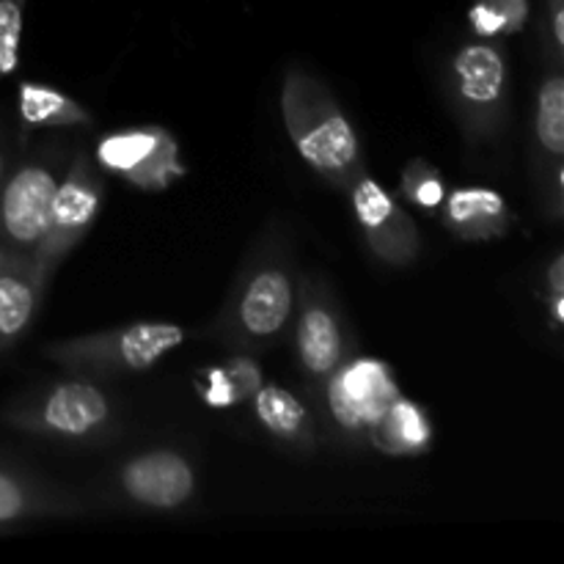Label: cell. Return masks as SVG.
I'll list each match as a JSON object with an SVG mask.
<instances>
[{"instance_id":"14","label":"cell","mask_w":564,"mask_h":564,"mask_svg":"<svg viewBox=\"0 0 564 564\" xmlns=\"http://www.w3.org/2000/svg\"><path fill=\"white\" fill-rule=\"evenodd\" d=\"M438 215L446 229L466 242L499 240L512 226L510 207L494 187H457L446 193Z\"/></svg>"},{"instance_id":"4","label":"cell","mask_w":564,"mask_h":564,"mask_svg":"<svg viewBox=\"0 0 564 564\" xmlns=\"http://www.w3.org/2000/svg\"><path fill=\"white\" fill-rule=\"evenodd\" d=\"M446 97L468 143H494L510 116V61L496 39L460 44L446 61Z\"/></svg>"},{"instance_id":"5","label":"cell","mask_w":564,"mask_h":564,"mask_svg":"<svg viewBox=\"0 0 564 564\" xmlns=\"http://www.w3.org/2000/svg\"><path fill=\"white\" fill-rule=\"evenodd\" d=\"M187 330L174 323H132L124 328L53 341L44 356L69 375H141L185 345Z\"/></svg>"},{"instance_id":"7","label":"cell","mask_w":564,"mask_h":564,"mask_svg":"<svg viewBox=\"0 0 564 564\" xmlns=\"http://www.w3.org/2000/svg\"><path fill=\"white\" fill-rule=\"evenodd\" d=\"M290 330L297 372L306 380L312 402H317L319 391L328 383L330 375L352 356V341L347 336L339 301L319 275L301 279Z\"/></svg>"},{"instance_id":"8","label":"cell","mask_w":564,"mask_h":564,"mask_svg":"<svg viewBox=\"0 0 564 564\" xmlns=\"http://www.w3.org/2000/svg\"><path fill=\"white\" fill-rule=\"evenodd\" d=\"M105 207V185L99 165L94 163L86 149L72 154L69 165L61 174L55 187L53 207H50V226L44 235L42 248L33 257V270L44 286L50 284L58 264L80 246L88 231L97 224Z\"/></svg>"},{"instance_id":"12","label":"cell","mask_w":564,"mask_h":564,"mask_svg":"<svg viewBox=\"0 0 564 564\" xmlns=\"http://www.w3.org/2000/svg\"><path fill=\"white\" fill-rule=\"evenodd\" d=\"M119 488L132 505L147 510H180L196 494V471L174 449L143 452L119 468Z\"/></svg>"},{"instance_id":"24","label":"cell","mask_w":564,"mask_h":564,"mask_svg":"<svg viewBox=\"0 0 564 564\" xmlns=\"http://www.w3.org/2000/svg\"><path fill=\"white\" fill-rule=\"evenodd\" d=\"M224 369L226 375H229L231 386L237 389V394H240V402H251V397L262 389V369L257 367L251 352H235V356L224 364Z\"/></svg>"},{"instance_id":"17","label":"cell","mask_w":564,"mask_h":564,"mask_svg":"<svg viewBox=\"0 0 564 564\" xmlns=\"http://www.w3.org/2000/svg\"><path fill=\"white\" fill-rule=\"evenodd\" d=\"M77 510H83V507L75 496L0 466V527L33 521V518L75 516Z\"/></svg>"},{"instance_id":"22","label":"cell","mask_w":564,"mask_h":564,"mask_svg":"<svg viewBox=\"0 0 564 564\" xmlns=\"http://www.w3.org/2000/svg\"><path fill=\"white\" fill-rule=\"evenodd\" d=\"M25 0H0V77L14 75L20 66Z\"/></svg>"},{"instance_id":"23","label":"cell","mask_w":564,"mask_h":564,"mask_svg":"<svg viewBox=\"0 0 564 564\" xmlns=\"http://www.w3.org/2000/svg\"><path fill=\"white\" fill-rule=\"evenodd\" d=\"M198 397L207 402L209 408H235L240 405V394L231 386L229 375H226L224 367H209L204 369V375L196 383Z\"/></svg>"},{"instance_id":"27","label":"cell","mask_w":564,"mask_h":564,"mask_svg":"<svg viewBox=\"0 0 564 564\" xmlns=\"http://www.w3.org/2000/svg\"><path fill=\"white\" fill-rule=\"evenodd\" d=\"M545 286H549L545 292H564V257L562 253H556V257L551 259L549 270H545Z\"/></svg>"},{"instance_id":"21","label":"cell","mask_w":564,"mask_h":564,"mask_svg":"<svg viewBox=\"0 0 564 564\" xmlns=\"http://www.w3.org/2000/svg\"><path fill=\"white\" fill-rule=\"evenodd\" d=\"M446 182L441 176V171L435 169L427 160L416 158L405 165L400 176V196L405 198L411 207L422 209V213L438 215L441 204L446 198Z\"/></svg>"},{"instance_id":"15","label":"cell","mask_w":564,"mask_h":564,"mask_svg":"<svg viewBox=\"0 0 564 564\" xmlns=\"http://www.w3.org/2000/svg\"><path fill=\"white\" fill-rule=\"evenodd\" d=\"M44 284L36 279L33 259L6 253L0 270V352L11 350L25 336L42 306Z\"/></svg>"},{"instance_id":"26","label":"cell","mask_w":564,"mask_h":564,"mask_svg":"<svg viewBox=\"0 0 564 564\" xmlns=\"http://www.w3.org/2000/svg\"><path fill=\"white\" fill-rule=\"evenodd\" d=\"M545 314H549V328L560 334L564 325V292H545Z\"/></svg>"},{"instance_id":"9","label":"cell","mask_w":564,"mask_h":564,"mask_svg":"<svg viewBox=\"0 0 564 564\" xmlns=\"http://www.w3.org/2000/svg\"><path fill=\"white\" fill-rule=\"evenodd\" d=\"M94 163L143 193L169 191L187 174L174 132L160 124L108 132L94 147Z\"/></svg>"},{"instance_id":"20","label":"cell","mask_w":564,"mask_h":564,"mask_svg":"<svg viewBox=\"0 0 564 564\" xmlns=\"http://www.w3.org/2000/svg\"><path fill=\"white\" fill-rule=\"evenodd\" d=\"M529 0H474L468 28L477 39L516 36L527 28Z\"/></svg>"},{"instance_id":"13","label":"cell","mask_w":564,"mask_h":564,"mask_svg":"<svg viewBox=\"0 0 564 564\" xmlns=\"http://www.w3.org/2000/svg\"><path fill=\"white\" fill-rule=\"evenodd\" d=\"M251 411L264 433L279 444L301 455H314L319 449L317 416L301 397H295L284 386L262 383V389L251 397Z\"/></svg>"},{"instance_id":"11","label":"cell","mask_w":564,"mask_h":564,"mask_svg":"<svg viewBox=\"0 0 564 564\" xmlns=\"http://www.w3.org/2000/svg\"><path fill=\"white\" fill-rule=\"evenodd\" d=\"M347 193L369 253L389 268H411L422 253V237L400 202L369 171L358 174Z\"/></svg>"},{"instance_id":"19","label":"cell","mask_w":564,"mask_h":564,"mask_svg":"<svg viewBox=\"0 0 564 564\" xmlns=\"http://www.w3.org/2000/svg\"><path fill=\"white\" fill-rule=\"evenodd\" d=\"M534 141L543 152V163L551 174L562 169L564 158V77L551 72L540 80L534 102Z\"/></svg>"},{"instance_id":"29","label":"cell","mask_w":564,"mask_h":564,"mask_svg":"<svg viewBox=\"0 0 564 564\" xmlns=\"http://www.w3.org/2000/svg\"><path fill=\"white\" fill-rule=\"evenodd\" d=\"M3 264H6V246L3 240H0V270H3Z\"/></svg>"},{"instance_id":"18","label":"cell","mask_w":564,"mask_h":564,"mask_svg":"<svg viewBox=\"0 0 564 564\" xmlns=\"http://www.w3.org/2000/svg\"><path fill=\"white\" fill-rule=\"evenodd\" d=\"M17 110H20V119L28 130L91 124V113L77 99L66 97L58 88L33 80L20 83V88H17Z\"/></svg>"},{"instance_id":"25","label":"cell","mask_w":564,"mask_h":564,"mask_svg":"<svg viewBox=\"0 0 564 564\" xmlns=\"http://www.w3.org/2000/svg\"><path fill=\"white\" fill-rule=\"evenodd\" d=\"M545 14H549V47L554 61L560 64L564 53V0H545Z\"/></svg>"},{"instance_id":"1","label":"cell","mask_w":564,"mask_h":564,"mask_svg":"<svg viewBox=\"0 0 564 564\" xmlns=\"http://www.w3.org/2000/svg\"><path fill=\"white\" fill-rule=\"evenodd\" d=\"M301 275L286 231H264L231 284L213 323V336L235 352L270 350L292 328Z\"/></svg>"},{"instance_id":"10","label":"cell","mask_w":564,"mask_h":564,"mask_svg":"<svg viewBox=\"0 0 564 564\" xmlns=\"http://www.w3.org/2000/svg\"><path fill=\"white\" fill-rule=\"evenodd\" d=\"M61 174L64 171H55L53 163L31 160L6 180L0 191V231H3L0 240H3L6 253L28 259L36 257L47 235L50 207H53Z\"/></svg>"},{"instance_id":"2","label":"cell","mask_w":564,"mask_h":564,"mask_svg":"<svg viewBox=\"0 0 564 564\" xmlns=\"http://www.w3.org/2000/svg\"><path fill=\"white\" fill-rule=\"evenodd\" d=\"M281 119L303 163L336 191H350L367 171L361 138L339 99L312 72L292 66L281 83Z\"/></svg>"},{"instance_id":"6","label":"cell","mask_w":564,"mask_h":564,"mask_svg":"<svg viewBox=\"0 0 564 564\" xmlns=\"http://www.w3.org/2000/svg\"><path fill=\"white\" fill-rule=\"evenodd\" d=\"M400 383L394 378L391 364L380 358H347L328 378L317 397V411L325 419V427L341 444L364 446L369 430L378 424L386 408L400 397Z\"/></svg>"},{"instance_id":"3","label":"cell","mask_w":564,"mask_h":564,"mask_svg":"<svg viewBox=\"0 0 564 564\" xmlns=\"http://www.w3.org/2000/svg\"><path fill=\"white\" fill-rule=\"evenodd\" d=\"M6 419L22 433L69 446H99L119 430L113 400L88 375L28 391L9 408Z\"/></svg>"},{"instance_id":"28","label":"cell","mask_w":564,"mask_h":564,"mask_svg":"<svg viewBox=\"0 0 564 564\" xmlns=\"http://www.w3.org/2000/svg\"><path fill=\"white\" fill-rule=\"evenodd\" d=\"M3 176H6V160H3V152H0V185H3Z\"/></svg>"},{"instance_id":"16","label":"cell","mask_w":564,"mask_h":564,"mask_svg":"<svg viewBox=\"0 0 564 564\" xmlns=\"http://www.w3.org/2000/svg\"><path fill=\"white\" fill-rule=\"evenodd\" d=\"M435 441V427L430 413L419 402L397 397L383 416L369 430L367 444L389 457H422Z\"/></svg>"}]
</instances>
